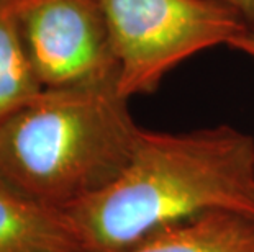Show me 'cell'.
<instances>
[{
  "label": "cell",
  "mask_w": 254,
  "mask_h": 252,
  "mask_svg": "<svg viewBox=\"0 0 254 252\" xmlns=\"http://www.w3.org/2000/svg\"><path fill=\"white\" fill-rule=\"evenodd\" d=\"M64 211L85 252H127L215 211L254 218V139L228 125L143 130L123 172Z\"/></svg>",
  "instance_id": "obj_1"
},
{
  "label": "cell",
  "mask_w": 254,
  "mask_h": 252,
  "mask_svg": "<svg viewBox=\"0 0 254 252\" xmlns=\"http://www.w3.org/2000/svg\"><path fill=\"white\" fill-rule=\"evenodd\" d=\"M128 100L117 82L43 89L0 120V175L59 210L97 194L141 136Z\"/></svg>",
  "instance_id": "obj_2"
},
{
  "label": "cell",
  "mask_w": 254,
  "mask_h": 252,
  "mask_svg": "<svg viewBox=\"0 0 254 252\" xmlns=\"http://www.w3.org/2000/svg\"><path fill=\"white\" fill-rule=\"evenodd\" d=\"M127 99L153 94L176 66L251 28L223 0H100Z\"/></svg>",
  "instance_id": "obj_3"
},
{
  "label": "cell",
  "mask_w": 254,
  "mask_h": 252,
  "mask_svg": "<svg viewBox=\"0 0 254 252\" xmlns=\"http://www.w3.org/2000/svg\"><path fill=\"white\" fill-rule=\"evenodd\" d=\"M43 89L118 84L120 64L100 0H13Z\"/></svg>",
  "instance_id": "obj_4"
},
{
  "label": "cell",
  "mask_w": 254,
  "mask_h": 252,
  "mask_svg": "<svg viewBox=\"0 0 254 252\" xmlns=\"http://www.w3.org/2000/svg\"><path fill=\"white\" fill-rule=\"evenodd\" d=\"M0 252H85L64 210L0 175Z\"/></svg>",
  "instance_id": "obj_5"
},
{
  "label": "cell",
  "mask_w": 254,
  "mask_h": 252,
  "mask_svg": "<svg viewBox=\"0 0 254 252\" xmlns=\"http://www.w3.org/2000/svg\"><path fill=\"white\" fill-rule=\"evenodd\" d=\"M254 218L215 211L177 224L127 252H251Z\"/></svg>",
  "instance_id": "obj_6"
},
{
  "label": "cell",
  "mask_w": 254,
  "mask_h": 252,
  "mask_svg": "<svg viewBox=\"0 0 254 252\" xmlns=\"http://www.w3.org/2000/svg\"><path fill=\"white\" fill-rule=\"evenodd\" d=\"M41 90L21 40L13 0H0V120Z\"/></svg>",
  "instance_id": "obj_7"
},
{
  "label": "cell",
  "mask_w": 254,
  "mask_h": 252,
  "mask_svg": "<svg viewBox=\"0 0 254 252\" xmlns=\"http://www.w3.org/2000/svg\"><path fill=\"white\" fill-rule=\"evenodd\" d=\"M230 46L236 48V50H240V51L254 57V28L253 26L246 31V33H243L241 36H238V38L231 41Z\"/></svg>",
  "instance_id": "obj_8"
},
{
  "label": "cell",
  "mask_w": 254,
  "mask_h": 252,
  "mask_svg": "<svg viewBox=\"0 0 254 252\" xmlns=\"http://www.w3.org/2000/svg\"><path fill=\"white\" fill-rule=\"evenodd\" d=\"M225 3L236 8L251 26H254V0H223Z\"/></svg>",
  "instance_id": "obj_9"
},
{
  "label": "cell",
  "mask_w": 254,
  "mask_h": 252,
  "mask_svg": "<svg viewBox=\"0 0 254 252\" xmlns=\"http://www.w3.org/2000/svg\"><path fill=\"white\" fill-rule=\"evenodd\" d=\"M251 252H254V246H253V251H251Z\"/></svg>",
  "instance_id": "obj_10"
}]
</instances>
